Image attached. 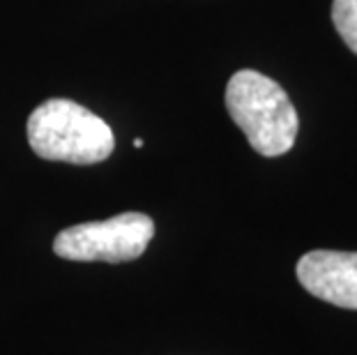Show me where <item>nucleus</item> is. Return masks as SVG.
<instances>
[{"mask_svg": "<svg viewBox=\"0 0 357 355\" xmlns=\"http://www.w3.org/2000/svg\"><path fill=\"white\" fill-rule=\"evenodd\" d=\"M226 109L258 155H286L298 139L300 118L277 81L256 70L235 72L226 86Z\"/></svg>", "mask_w": 357, "mask_h": 355, "instance_id": "nucleus-1", "label": "nucleus"}, {"mask_svg": "<svg viewBox=\"0 0 357 355\" xmlns=\"http://www.w3.org/2000/svg\"><path fill=\"white\" fill-rule=\"evenodd\" d=\"M28 143L42 160L81 166L109 160L116 148L111 127L100 116L63 97L47 100L30 113Z\"/></svg>", "mask_w": 357, "mask_h": 355, "instance_id": "nucleus-2", "label": "nucleus"}, {"mask_svg": "<svg viewBox=\"0 0 357 355\" xmlns=\"http://www.w3.org/2000/svg\"><path fill=\"white\" fill-rule=\"evenodd\" d=\"M155 236V222L143 213H123L104 222H86L60 231L53 252L67 261H136Z\"/></svg>", "mask_w": 357, "mask_h": 355, "instance_id": "nucleus-3", "label": "nucleus"}, {"mask_svg": "<svg viewBox=\"0 0 357 355\" xmlns=\"http://www.w3.org/2000/svg\"><path fill=\"white\" fill-rule=\"evenodd\" d=\"M295 273L314 298L334 307L357 309V252L316 249L302 256Z\"/></svg>", "mask_w": 357, "mask_h": 355, "instance_id": "nucleus-4", "label": "nucleus"}, {"mask_svg": "<svg viewBox=\"0 0 357 355\" xmlns=\"http://www.w3.org/2000/svg\"><path fill=\"white\" fill-rule=\"evenodd\" d=\"M332 24L357 56V0H332Z\"/></svg>", "mask_w": 357, "mask_h": 355, "instance_id": "nucleus-5", "label": "nucleus"}]
</instances>
